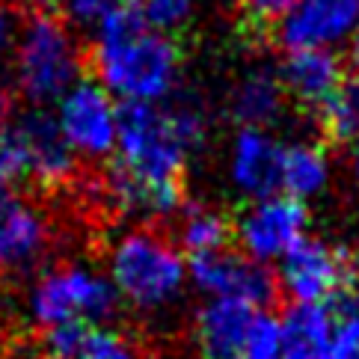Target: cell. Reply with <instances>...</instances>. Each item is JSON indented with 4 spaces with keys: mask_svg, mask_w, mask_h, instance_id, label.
I'll return each mask as SVG.
<instances>
[{
    "mask_svg": "<svg viewBox=\"0 0 359 359\" xmlns=\"http://www.w3.org/2000/svg\"><path fill=\"white\" fill-rule=\"evenodd\" d=\"M255 312L232 300H205L194 318V344L199 359H241L243 339Z\"/></svg>",
    "mask_w": 359,
    "mask_h": 359,
    "instance_id": "cell-15",
    "label": "cell"
},
{
    "mask_svg": "<svg viewBox=\"0 0 359 359\" xmlns=\"http://www.w3.org/2000/svg\"><path fill=\"white\" fill-rule=\"evenodd\" d=\"M0 113H4V107H0Z\"/></svg>",
    "mask_w": 359,
    "mask_h": 359,
    "instance_id": "cell-34",
    "label": "cell"
},
{
    "mask_svg": "<svg viewBox=\"0 0 359 359\" xmlns=\"http://www.w3.org/2000/svg\"><path fill=\"white\" fill-rule=\"evenodd\" d=\"M339 300H341L344 318H359V276L348 279V285H344V291L339 294Z\"/></svg>",
    "mask_w": 359,
    "mask_h": 359,
    "instance_id": "cell-29",
    "label": "cell"
},
{
    "mask_svg": "<svg viewBox=\"0 0 359 359\" xmlns=\"http://www.w3.org/2000/svg\"><path fill=\"white\" fill-rule=\"evenodd\" d=\"M351 170L359 178V143H353V149H351Z\"/></svg>",
    "mask_w": 359,
    "mask_h": 359,
    "instance_id": "cell-32",
    "label": "cell"
},
{
    "mask_svg": "<svg viewBox=\"0 0 359 359\" xmlns=\"http://www.w3.org/2000/svg\"><path fill=\"white\" fill-rule=\"evenodd\" d=\"M348 255L324 238H303L285 259L279 262V291H285L291 303H318L339 297L348 285Z\"/></svg>",
    "mask_w": 359,
    "mask_h": 359,
    "instance_id": "cell-9",
    "label": "cell"
},
{
    "mask_svg": "<svg viewBox=\"0 0 359 359\" xmlns=\"http://www.w3.org/2000/svg\"><path fill=\"white\" fill-rule=\"evenodd\" d=\"M320 125L336 143H359V74L344 78L332 98L320 107Z\"/></svg>",
    "mask_w": 359,
    "mask_h": 359,
    "instance_id": "cell-20",
    "label": "cell"
},
{
    "mask_svg": "<svg viewBox=\"0 0 359 359\" xmlns=\"http://www.w3.org/2000/svg\"><path fill=\"white\" fill-rule=\"evenodd\" d=\"M336 359H359V318H344L339 324Z\"/></svg>",
    "mask_w": 359,
    "mask_h": 359,
    "instance_id": "cell-27",
    "label": "cell"
},
{
    "mask_svg": "<svg viewBox=\"0 0 359 359\" xmlns=\"http://www.w3.org/2000/svg\"><path fill=\"white\" fill-rule=\"evenodd\" d=\"M0 359H6V351H4V344H0Z\"/></svg>",
    "mask_w": 359,
    "mask_h": 359,
    "instance_id": "cell-33",
    "label": "cell"
},
{
    "mask_svg": "<svg viewBox=\"0 0 359 359\" xmlns=\"http://www.w3.org/2000/svg\"><path fill=\"white\" fill-rule=\"evenodd\" d=\"M119 6H122V0H66V4H62V9H66V15H69V24L93 27V30Z\"/></svg>",
    "mask_w": 359,
    "mask_h": 359,
    "instance_id": "cell-25",
    "label": "cell"
},
{
    "mask_svg": "<svg viewBox=\"0 0 359 359\" xmlns=\"http://www.w3.org/2000/svg\"><path fill=\"white\" fill-rule=\"evenodd\" d=\"M175 217V243L190 259L229 250V241L235 238L229 217L208 202H184Z\"/></svg>",
    "mask_w": 359,
    "mask_h": 359,
    "instance_id": "cell-19",
    "label": "cell"
},
{
    "mask_svg": "<svg viewBox=\"0 0 359 359\" xmlns=\"http://www.w3.org/2000/svg\"><path fill=\"white\" fill-rule=\"evenodd\" d=\"M89 66L119 104H166L182 78L178 45L146 27L134 4H122L95 27Z\"/></svg>",
    "mask_w": 359,
    "mask_h": 359,
    "instance_id": "cell-1",
    "label": "cell"
},
{
    "mask_svg": "<svg viewBox=\"0 0 359 359\" xmlns=\"http://www.w3.org/2000/svg\"><path fill=\"white\" fill-rule=\"evenodd\" d=\"M351 62H353V69H356V74H359V27H356V33H353V39H351Z\"/></svg>",
    "mask_w": 359,
    "mask_h": 359,
    "instance_id": "cell-31",
    "label": "cell"
},
{
    "mask_svg": "<svg viewBox=\"0 0 359 359\" xmlns=\"http://www.w3.org/2000/svg\"><path fill=\"white\" fill-rule=\"evenodd\" d=\"M119 294L107 273L86 264H57L33 279L27 291V315L42 332L57 324L81 320L104 327L119 309Z\"/></svg>",
    "mask_w": 359,
    "mask_h": 359,
    "instance_id": "cell-5",
    "label": "cell"
},
{
    "mask_svg": "<svg viewBox=\"0 0 359 359\" xmlns=\"http://www.w3.org/2000/svg\"><path fill=\"white\" fill-rule=\"evenodd\" d=\"M78 359H146V356L128 332L113 327H93Z\"/></svg>",
    "mask_w": 359,
    "mask_h": 359,
    "instance_id": "cell-23",
    "label": "cell"
},
{
    "mask_svg": "<svg viewBox=\"0 0 359 359\" xmlns=\"http://www.w3.org/2000/svg\"><path fill=\"white\" fill-rule=\"evenodd\" d=\"M107 279L119 300L140 315H161L184 297L190 262L178 243L155 229L137 226L107 247Z\"/></svg>",
    "mask_w": 359,
    "mask_h": 359,
    "instance_id": "cell-3",
    "label": "cell"
},
{
    "mask_svg": "<svg viewBox=\"0 0 359 359\" xmlns=\"http://www.w3.org/2000/svg\"><path fill=\"white\" fill-rule=\"evenodd\" d=\"M27 6H33L36 12H50V9H57V6H62L66 0H24Z\"/></svg>",
    "mask_w": 359,
    "mask_h": 359,
    "instance_id": "cell-30",
    "label": "cell"
},
{
    "mask_svg": "<svg viewBox=\"0 0 359 359\" xmlns=\"http://www.w3.org/2000/svg\"><path fill=\"white\" fill-rule=\"evenodd\" d=\"M285 95L303 107H324L341 86L344 72L336 50H291L279 66Z\"/></svg>",
    "mask_w": 359,
    "mask_h": 359,
    "instance_id": "cell-14",
    "label": "cell"
},
{
    "mask_svg": "<svg viewBox=\"0 0 359 359\" xmlns=\"http://www.w3.org/2000/svg\"><path fill=\"white\" fill-rule=\"evenodd\" d=\"M9 66L18 95L33 107H48L83 81V48L69 21L54 12H33L18 24Z\"/></svg>",
    "mask_w": 359,
    "mask_h": 359,
    "instance_id": "cell-4",
    "label": "cell"
},
{
    "mask_svg": "<svg viewBox=\"0 0 359 359\" xmlns=\"http://www.w3.org/2000/svg\"><path fill=\"white\" fill-rule=\"evenodd\" d=\"M202 143L205 119L190 104H122L113 166L151 190H182V175Z\"/></svg>",
    "mask_w": 359,
    "mask_h": 359,
    "instance_id": "cell-2",
    "label": "cell"
},
{
    "mask_svg": "<svg viewBox=\"0 0 359 359\" xmlns=\"http://www.w3.org/2000/svg\"><path fill=\"white\" fill-rule=\"evenodd\" d=\"M282 320V359H336L339 320L330 306L291 303Z\"/></svg>",
    "mask_w": 359,
    "mask_h": 359,
    "instance_id": "cell-16",
    "label": "cell"
},
{
    "mask_svg": "<svg viewBox=\"0 0 359 359\" xmlns=\"http://www.w3.org/2000/svg\"><path fill=\"white\" fill-rule=\"evenodd\" d=\"M303 238H309V208L285 194L250 202L235 223L241 252L267 267L285 259Z\"/></svg>",
    "mask_w": 359,
    "mask_h": 359,
    "instance_id": "cell-7",
    "label": "cell"
},
{
    "mask_svg": "<svg viewBox=\"0 0 359 359\" xmlns=\"http://www.w3.org/2000/svg\"><path fill=\"white\" fill-rule=\"evenodd\" d=\"M50 247V223L33 199L0 187V273L33 271Z\"/></svg>",
    "mask_w": 359,
    "mask_h": 359,
    "instance_id": "cell-11",
    "label": "cell"
},
{
    "mask_svg": "<svg viewBox=\"0 0 359 359\" xmlns=\"http://www.w3.org/2000/svg\"><path fill=\"white\" fill-rule=\"evenodd\" d=\"M359 27V0H300L276 24V42L291 50H336Z\"/></svg>",
    "mask_w": 359,
    "mask_h": 359,
    "instance_id": "cell-10",
    "label": "cell"
},
{
    "mask_svg": "<svg viewBox=\"0 0 359 359\" xmlns=\"http://www.w3.org/2000/svg\"><path fill=\"white\" fill-rule=\"evenodd\" d=\"M24 163H27V178L39 187H66L74 172H78V155L69 149L66 137L60 134L57 119L42 107H33L15 116Z\"/></svg>",
    "mask_w": 359,
    "mask_h": 359,
    "instance_id": "cell-13",
    "label": "cell"
},
{
    "mask_svg": "<svg viewBox=\"0 0 359 359\" xmlns=\"http://www.w3.org/2000/svg\"><path fill=\"white\" fill-rule=\"evenodd\" d=\"M288 104L285 86L273 69H250L243 72L229 93V113L238 128H271L282 119Z\"/></svg>",
    "mask_w": 359,
    "mask_h": 359,
    "instance_id": "cell-17",
    "label": "cell"
},
{
    "mask_svg": "<svg viewBox=\"0 0 359 359\" xmlns=\"http://www.w3.org/2000/svg\"><path fill=\"white\" fill-rule=\"evenodd\" d=\"M54 119L78 161H107L116 155L122 104L98 81H78L57 101Z\"/></svg>",
    "mask_w": 359,
    "mask_h": 359,
    "instance_id": "cell-6",
    "label": "cell"
},
{
    "mask_svg": "<svg viewBox=\"0 0 359 359\" xmlns=\"http://www.w3.org/2000/svg\"><path fill=\"white\" fill-rule=\"evenodd\" d=\"M93 327L72 320V324H57L42 332V344H45V359H78L83 344L89 339Z\"/></svg>",
    "mask_w": 359,
    "mask_h": 359,
    "instance_id": "cell-24",
    "label": "cell"
},
{
    "mask_svg": "<svg viewBox=\"0 0 359 359\" xmlns=\"http://www.w3.org/2000/svg\"><path fill=\"white\" fill-rule=\"evenodd\" d=\"M300 0H238L241 12L255 24H279Z\"/></svg>",
    "mask_w": 359,
    "mask_h": 359,
    "instance_id": "cell-26",
    "label": "cell"
},
{
    "mask_svg": "<svg viewBox=\"0 0 359 359\" xmlns=\"http://www.w3.org/2000/svg\"><path fill=\"white\" fill-rule=\"evenodd\" d=\"M18 18L15 12L0 6V72L6 69V62L12 60V48H15V36H18Z\"/></svg>",
    "mask_w": 359,
    "mask_h": 359,
    "instance_id": "cell-28",
    "label": "cell"
},
{
    "mask_svg": "<svg viewBox=\"0 0 359 359\" xmlns=\"http://www.w3.org/2000/svg\"><path fill=\"white\" fill-rule=\"evenodd\" d=\"M199 4L202 0H134V9L140 12L146 27L172 39L175 33L194 24V18L199 15Z\"/></svg>",
    "mask_w": 359,
    "mask_h": 359,
    "instance_id": "cell-21",
    "label": "cell"
},
{
    "mask_svg": "<svg viewBox=\"0 0 359 359\" xmlns=\"http://www.w3.org/2000/svg\"><path fill=\"white\" fill-rule=\"evenodd\" d=\"M330 182H332V161L320 143H315V140H294V143L282 146L279 194L306 205L324 196Z\"/></svg>",
    "mask_w": 359,
    "mask_h": 359,
    "instance_id": "cell-18",
    "label": "cell"
},
{
    "mask_svg": "<svg viewBox=\"0 0 359 359\" xmlns=\"http://www.w3.org/2000/svg\"><path fill=\"white\" fill-rule=\"evenodd\" d=\"M241 359H282V320L267 309L255 312L243 339Z\"/></svg>",
    "mask_w": 359,
    "mask_h": 359,
    "instance_id": "cell-22",
    "label": "cell"
},
{
    "mask_svg": "<svg viewBox=\"0 0 359 359\" xmlns=\"http://www.w3.org/2000/svg\"><path fill=\"white\" fill-rule=\"evenodd\" d=\"M282 143L264 128H238L229 140L226 175L241 196L250 202L279 194Z\"/></svg>",
    "mask_w": 359,
    "mask_h": 359,
    "instance_id": "cell-12",
    "label": "cell"
},
{
    "mask_svg": "<svg viewBox=\"0 0 359 359\" xmlns=\"http://www.w3.org/2000/svg\"><path fill=\"white\" fill-rule=\"evenodd\" d=\"M190 285L205 300H232L250 309H267L279 294L276 273L241 250H220L190 259Z\"/></svg>",
    "mask_w": 359,
    "mask_h": 359,
    "instance_id": "cell-8",
    "label": "cell"
}]
</instances>
